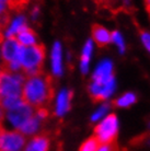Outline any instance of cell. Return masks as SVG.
<instances>
[{
  "label": "cell",
  "instance_id": "cell-5",
  "mask_svg": "<svg viewBox=\"0 0 150 151\" xmlns=\"http://www.w3.org/2000/svg\"><path fill=\"white\" fill-rule=\"evenodd\" d=\"M25 145V137L19 130L0 129V151H20Z\"/></svg>",
  "mask_w": 150,
  "mask_h": 151
},
{
  "label": "cell",
  "instance_id": "cell-13",
  "mask_svg": "<svg viewBox=\"0 0 150 151\" xmlns=\"http://www.w3.org/2000/svg\"><path fill=\"white\" fill-rule=\"evenodd\" d=\"M52 68L55 76H60L63 72V61H61V46L57 42L53 47L52 52Z\"/></svg>",
  "mask_w": 150,
  "mask_h": 151
},
{
  "label": "cell",
  "instance_id": "cell-3",
  "mask_svg": "<svg viewBox=\"0 0 150 151\" xmlns=\"http://www.w3.org/2000/svg\"><path fill=\"white\" fill-rule=\"evenodd\" d=\"M25 75L8 71L1 68L0 70V99L6 96H21L22 88L25 81Z\"/></svg>",
  "mask_w": 150,
  "mask_h": 151
},
{
  "label": "cell",
  "instance_id": "cell-10",
  "mask_svg": "<svg viewBox=\"0 0 150 151\" xmlns=\"http://www.w3.org/2000/svg\"><path fill=\"white\" fill-rule=\"evenodd\" d=\"M72 98V92L68 90H63L58 95L56 103V113L57 116H63L64 114H66L70 109V101Z\"/></svg>",
  "mask_w": 150,
  "mask_h": 151
},
{
  "label": "cell",
  "instance_id": "cell-20",
  "mask_svg": "<svg viewBox=\"0 0 150 151\" xmlns=\"http://www.w3.org/2000/svg\"><path fill=\"white\" fill-rule=\"evenodd\" d=\"M22 101L23 100L21 96H6V98L0 99V104L4 109L9 111L18 106Z\"/></svg>",
  "mask_w": 150,
  "mask_h": 151
},
{
  "label": "cell",
  "instance_id": "cell-7",
  "mask_svg": "<svg viewBox=\"0 0 150 151\" xmlns=\"http://www.w3.org/2000/svg\"><path fill=\"white\" fill-rule=\"evenodd\" d=\"M114 90H115V80H114V78L107 81V82H92L89 87V92H90L91 98L95 102H100V101L107 99L110 95L112 94Z\"/></svg>",
  "mask_w": 150,
  "mask_h": 151
},
{
  "label": "cell",
  "instance_id": "cell-23",
  "mask_svg": "<svg viewBox=\"0 0 150 151\" xmlns=\"http://www.w3.org/2000/svg\"><path fill=\"white\" fill-rule=\"evenodd\" d=\"M109 111V105H103V106H101L100 109H99L95 113L92 115V121L93 122H95V121H99V119H101L102 117L104 116L105 115V113Z\"/></svg>",
  "mask_w": 150,
  "mask_h": 151
},
{
  "label": "cell",
  "instance_id": "cell-12",
  "mask_svg": "<svg viewBox=\"0 0 150 151\" xmlns=\"http://www.w3.org/2000/svg\"><path fill=\"white\" fill-rule=\"evenodd\" d=\"M92 37L100 47L107 45L111 42V32L102 25L95 24L92 27Z\"/></svg>",
  "mask_w": 150,
  "mask_h": 151
},
{
  "label": "cell",
  "instance_id": "cell-8",
  "mask_svg": "<svg viewBox=\"0 0 150 151\" xmlns=\"http://www.w3.org/2000/svg\"><path fill=\"white\" fill-rule=\"evenodd\" d=\"M20 48H21V45L14 37H8L6 41L2 42L0 52H1V56L4 59V64H9L12 61L19 60L18 57H19Z\"/></svg>",
  "mask_w": 150,
  "mask_h": 151
},
{
  "label": "cell",
  "instance_id": "cell-16",
  "mask_svg": "<svg viewBox=\"0 0 150 151\" xmlns=\"http://www.w3.org/2000/svg\"><path fill=\"white\" fill-rule=\"evenodd\" d=\"M41 123H42V119H40V118L34 114L33 116L31 117L30 119L26 122L25 124L19 129V132H21V134H23L24 136H25V135H32V134H34L35 132L38 130L40 126H41Z\"/></svg>",
  "mask_w": 150,
  "mask_h": 151
},
{
  "label": "cell",
  "instance_id": "cell-24",
  "mask_svg": "<svg viewBox=\"0 0 150 151\" xmlns=\"http://www.w3.org/2000/svg\"><path fill=\"white\" fill-rule=\"evenodd\" d=\"M133 145L140 146V145H150V134L143 135V136L137 137L136 139L133 140Z\"/></svg>",
  "mask_w": 150,
  "mask_h": 151
},
{
  "label": "cell",
  "instance_id": "cell-17",
  "mask_svg": "<svg viewBox=\"0 0 150 151\" xmlns=\"http://www.w3.org/2000/svg\"><path fill=\"white\" fill-rule=\"evenodd\" d=\"M92 48H93L92 42L88 41L86 43L84 47H83V52L82 55H81V70H82L83 73H86L88 71V69H89V63H90Z\"/></svg>",
  "mask_w": 150,
  "mask_h": 151
},
{
  "label": "cell",
  "instance_id": "cell-30",
  "mask_svg": "<svg viewBox=\"0 0 150 151\" xmlns=\"http://www.w3.org/2000/svg\"><path fill=\"white\" fill-rule=\"evenodd\" d=\"M0 70H1V68H0Z\"/></svg>",
  "mask_w": 150,
  "mask_h": 151
},
{
  "label": "cell",
  "instance_id": "cell-25",
  "mask_svg": "<svg viewBox=\"0 0 150 151\" xmlns=\"http://www.w3.org/2000/svg\"><path fill=\"white\" fill-rule=\"evenodd\" d=\"M98 151H120V148H118V146L116 145V142L114 141V142H111V144L102 145Z\"/></svg>",
  "mask_w": 150,
  "mask_h": 151
},
{
  "label": "cell",
  "instance_id": "cell-2",
  "mask_svg": "<svg viewBox=\"0 0 150 151\" xmlns=\"http://www.w3.org/2000/svg\"><path fill=\"white\" fill-rule=\"evenodd\" d=\"M18 59L25 77L38 75L43 72L42 67L45 59V47L41 44L26 47L21 46Z\"/></svg>",
  "mask_w": 150,
  "mask_h": 151
},
{
  "label": "cell",
  "instance_id": "cell-1",
  "mask_svg": "<svg viewBox=\"0 0 150 151\" xmlns=\"http://www.w3.org/2000/svg\"><path fill=\"white\" fill-rule=\"evenodd\" d=\"M54 96V84L52 77L45 73L26 77L22 88L21 98L32 107H44L50 103Z\"/></svg>",
  "mask_w": 150,
  "mask_h": 151
},
{
  "label": "cell",
  "instance_id": "cell-21",
  "mask_svg": "<svg viewBox=\"0 0 150 151\" xmlns=\"http://www.w3.org/2000/svg\"><path fill=\"white\" fill-rule=\"evenodd\" d=\"M136 102V95L134 93H126L122 98L117 99L114 101V105L118 107H127V106L133 105Z\"/></svg>",
  "mask_w": 150,
  "mask_h": 151
},
{
  "label": "cell",
  "instance_id": "cell-6",
  "mask_svg": "<svg viewBox=\"0 0 150 151\" xmlns=\"http://www.w3.org/2000/svg\"><path fill=\"white\" fill-rule=\"evenodd\" d=\"M33 115H34L33 107L31 105H29L27 103H25L24 101H22L18 106H15L14 109L9 110L7 113V117H8V119H9V122H10L12 126L15 127L18 130H19Z\"/></svg>",
  "mask_w": 150,
  "mask_h": 151
},
{
  "label": "cell",
  "instance_id": "cell-28",
  "mask_svg": "<svg viewBox=\"0 0 150 151\" xmlns=\"http://www.w3.org/2000/svg\"><path fill=\"white\" fill-rule=\"evenodd\" d=\"M4 24L0 20V44L4 42Z\"/></svg>",
  "mask_w": 150,
  "mask_h": 151
},
{
  "label": "cell",
  "instance_id": "cell-15",
  "mask_svg": "<svg viewBox=\"0 0 150 151\" xmlns=\"http://www.w3.org/2000/svg\"><path fill=\"white\" fill-rule=\"evenodd\" d=\"M8 25H9V29L6 32L7 37H14L20 31H22L24 27H26V19L24 17H17Z\"/></svg>",
  "mask_w": 150,
  "mask_h": 151
},
{
  "label": "cell",
  "instance_id": "cell-29",
  "mask_svg": "<svg viewBox=\"0 0 150 151\" xmlns=\"http://www.w3.org/2000/svg\"><path fill=\"white\" fill-rule=\"evenodd\" d=\"M98 2H100V4H111L112 2H114V1H117V0H97Z\"/></svg>",
  "mask_w": 150,
  "mask_h": 151
},
{
  "label": "cell",
  "instance_id": "cell-11",
  "mask_svg": "<svg viewBox=\"0 0 150 151\" xmlns=\"http://www.w3.org/2000/svg\"><path fill=\"white\" fill-rule=\"evenodd\" d=\"M49 138L42 134L33 137L25 148V151H48Z\"/></svg>",
  "mask_w": 150,
  "mask_h": 151
},
{
  "label": "cell",
  "instance_id": "cell-26",
  "mask_svg": "<svg viewBox=\"0 0 150 151\" xmlns=\"http://www.w3.org/2000/svg\"><path fill=\"white\" fill-rule=\"evenodd\" d=\"M140 37H141V41H143L145 47L150 52V33H148L146 31H140Z\"/></svg>",
  "mask_w": 150,
  "mask_h": 151
},
{
  "label": "cell",
  "instance_id": "cell-27",
  "mask_svg": "<svg viewBox=\"0 0 150 151\" xmlns=\"http://www.w3.org/2000/svg\"><path fill=\"white\" fill-rule=\"evenodd\" d=\"M4 116H6L4 109L1 106V104H0V129H2V123H4Z\"/></svg>",
  "mask_w": 150,
  "mask_h": 151
},
{
  "label": "cell",
  "instance_id": "cell-22",
  "mask_svg": "<svg viewBox=\"0 0 150 151\" xmlns=\"http://www.w3.org/2000/svg\"><path fill=\"white\" fill-rule=\"evenodd\" d=\"M111 41H112L113 43H115V44H116L117 47H118V49L120 50V53H124V52H125L124 40H123L122 35H120L117 31L113 32V33H111Z\"/></svg>",
  "mask_w": 150,
  "mask_h": 151
},
{
  "label": "cell",
  "instance_id": "cell-14",
  "mask_svg": "<svg viewBox=\"0 0 150 151\" xmlns=\"http://www.w3.org/2000/svg\"><path fill=\"white\" fill-rule=\"evenodd\" d=\"M17 41L21 46H33L36 44V35L29 27H24L17 34Z\"/></svg>",
  "mask_w": 150,
  "mask_h": 151
},
{
  "label": "cell",
  "instance_id": "cell-31",
  "mask_svg": "<svg viewBox=\"0 0 150 151\" xmlns=\"http://www.w3.org/2000/svg\"><path fill=\"white\" fill-rule=\"evenodd\" d=\"M149 14H150V13H149Z\"/></svg>",
  "mask_w": 150,
  "mask_h": 151
},
{
  "label": "cell",
  "instance_id": "cell-19",
  "mask_svg": "<svg viewBox=\"0 0 150 151\" xmlns=\"http://www.w3.org/2000/svg\"><path fill=\"white\" fill-rule=\"evenodd\" d=\"M102 145L98 140L95 136L90 137L89 139H87L79 149V151H98Z\"/></svg>",
  "mask_w": 150,
  "mask_h": 151
},
{
  "label": "cell",
  "instance_id": "cell-18",
  "mask_svg": "<svg viewBox=\"0 0 150 151\" xmlns=\"http://www.w3.org/2000/svg\"><path fill=\"white\" fill-rule=\"evenodd\" d=\"M12 0H0V20L4 27L9 24V11L11 10Z\"/></svg>",
  "mask_w": 150,
  "mask_h": 151
},
{
  "label": "cell",
  "instance_id": "cell-4",
  "mask_svg": "<svg viewBox=\"0 0 150 151\" xmlns=\"http://www.w3.org/2000/svg\"><path fill=\"white\" fill-rule=\"evenodd\" d=\"M118 132V121L115 114H110L94 128V136L101 145L111 144L116 140Z\"/></svg>",
  "mask_w": 150,
  "mask_h": 151
},
{
  "label": "cell",
  "instance_id": "cell-9",
  "mask_svg": "<svg viewBox=\"0 0 150 151\" xmlns=\"http://www.w3.org/2000/svg\"><path fill=\"white\" fill-rule=\"evenodd\" d=\"M113 66L112 63L109 60L102 61L98 66V68L93 73V81L92 82L103 83L107 82L111 79H113Z\"/></svg>",
  "mask_w": 150,
  "mask_h": 151
}]
</instances>
